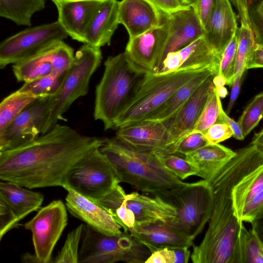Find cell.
<instances>
[{
	"mask_svg": "<svg viewBox=\"0 0 263 263\" xmlns=\"http://www.w3.org/2000/svg\"><path fill=\"white\" fill-rule=\"evenodd\" d=\"M175 248H164L151 253L145 263H175Z\"/></svg>",
	"mask_w": 263,
	"mask_h": 263,
	"instance_id": "f6af8a7d",
	"label": "cell"
},
{
	"mask_svg": "<svg viewBox=\"0 0 263 263\" xmlns=\"http://www.w3.org/2000/svg\"><path fill=\"white\" fill-rule=\"evenodd\" d=\"M217 121L222 122L227 124L233 132V137L237 140H242L245 137L243 136L241 128L237 122H235L229 117L228 115L223 109L221 105L219 117Z\"/></svg>",
	"mask_w": 263,
	"mask_h": 263,
	"instance_id": "c3c4849f",
	"label": "cell"
},
{
	"mask_svg": "<svg viewBox=\"0 0 263 263\" xmlns=\"http://www.w3.org/2000/svg\"><path fill=\"white\" fill-rule=\"evenodd\" d=\"M220 62V57L202 36L185 47L168 53L155 73L195 68L211 69L218 75L219 74Z\"/></svg>",
	"mask_w": 263,
	"mask_h": 263,
	"instance_id": "2e32d148",
	"label": "cell"
},
{
	"mask_svg": "<svg viewBox=\"0 0 263 263\" xmlns=\"http://www.w3.org/2000/svg\"><path fill=\"white\" fill-rule=\"evenodd\" d=\"M119 2L104 0L92 16L86 30L84 44L101 48L109 45L119 23Z\"/></svg>",
	"mask_w": 263,
	"mask_h": 263,
	"instance_id": "cb8c5ba5",
	"label": "cell"
},
{
	"mask_svg": "<svg viewBox=\"0 0 263 263\" xmlns=\"http://www.w3.org/2000/svg\"><path fill=\"white\" fill-rule=\"evenodd\" d=\"M49 47L31 57L13 64V72L18 82H29L54 71Z\"/></svg>",
	"mask_w": 263,
	"mask_h": 263,
	"instance_id": "f1b7e54d",
	"label": "cell"
},
{
	"mask_svg": "<svg viewBox=\"0 0 263 263\" xmlns=\"http://www.w3.org/2000/svg\"><path fill=\"white\" fill-rule=\"evenodd\" d=\"M219 144H209L184 157L197 167L198 175L208 181L236 155Z\"/></svg>",
	"mask_w": 263,
	"mask_h": 263,
	"instance_id": "484cf974",
	"label": "cell"
},
{
	"mask_svg": "<svg viewBox=\"0 0 263 263\" xmlns=\"http://www.w3.org/2000/svg\"><path fill=\"white\" fill-rule=\"evenodd\" d=\"M250 144L255 145L263 152V128L254 135Z\"/></svg>",
	"mask_w": 263,
	"mask_h": 263,
	"instance_id": "f5cc1de1",
	"label": "cell"
},
{
	"mask_svg": "<svg viewBox=\"0 0 263 263\" xmlns=\"http://www.w3.org/2000/svg\"><path fill=\"white\" fill-rule=\"evenodd\" d=\"M263 244V243H262Z\"/></svg>",
	"mask_w": 263,
	"mask_h": 263,
	"instance_id": "680465c9",
	"label": "cell"
},
{
	"mask_svg": "<svg viewBox=\"0 0 263 263\" xmlns=\"http://www.w3.org/2000/svg\"><path fill=\"white\" fill-rule=\"evenodd\" d=\"M175 210V218L170 223L193 240L209 222L213 208V194L210 184L202 179L171 190L155 193Z\"/></svg>",
	"mask_w": 263,
	"mask_h": 263,
	"instance_id": "8992f818",
	"label": "cell"
},
{
	"mask_svg": "<svg viewBox=\"0 0 263 263\" xmlns=\"http://www.w3.org/2000/svg\"><path fill=\"white\" fill-rule=\"evenodd\" d=\"M215 76H210L171 118L163 122L172 141L178 146L185 136L193 131L215 87L213 82Z\"/></svg>",
	"mask_w": 263,
	"mask_h": 263,
	"instance_id": "e0dca14e",
	"label": "cell"
},
{
	"mask_svg": "<svg viewBox=\"0 0 263 263\" xmlns=\"http://www.w3.org/2000/svg\"><path fill=\"white\" fill-rule=\"evenodd\" d=\"M206 181L213 194V208L202 240L193 245L194 263H237L239 236L243 222L236 217L232 196L234 186L247 174L263 163V152L249 145Z\"/></svg>",
	"mask_w": 263,
	"mask_h": 263,
	"instance_id": "7a4b0ae2",
	"label": "cell"
},
{
	"mask_svg": "<svg viewBox=\"0 0 263 263\" xmlns=\"http://www.w3.org/2000/svg\"><path fill=\"white\" fill-rule=\"evenodd\" d=\"M263 117V92L249 103L238 120L243 136L246 137Z\"/></svg>",
	"mask_w": 263,
	"mask_h": 263,
	"instance_id": "e575fe53",
	"label": "cell"
},
{
	"mask_svg": "<svg viewBox=\"0 0 263 263\" xmlns=\"http://www.w3.org/2000/svg\"><path fill=\"white\" fill-rule=\"evenodd\" d=\"M66 71H53L40 78L25 82L18 89L36 98L53 96L59 90Z\"/></svg>",
	"mask_w": 263,
	"mask_h": 263,
	"instance_id": "836d02e7",
	"label": "cell"
},
{
	"mask_svg": "<svg viewBox=\"0 0 263 263\" xmlns=\"http://www.w3.org/2000/svg\"><path fill=\"white\" fill-rule=\"evenodd\" d=\"M36 99L19 89L5 97L0 104V134L25 108Z\"/></svg>",
	"mask_w": 263,
	"mask_h": 263,
	"instance_id": "1f68e13d",
	"label": "cell"
},
{
	"mask_svg": "<svg viewBox=\"0 0 263 263\" xmlns=\"http://www.w3.org/2000/svg\"><path fill=\"white\" fill-rule=\"evenodd\" d=\"M203 134L210 144H219L233 137V132L227 124L217 121Z\"/></svg>",
	"mask_w": 263,
	"mask_h": 263,
	"instance_id": "7bdbcfd3",
	"label": "cell"
},
{
	"mask_svg": "<svg viewBox=\"0 0 263 263\" xmlns=\"http://www.w3.org/2000/svg\"><path fill=\"white\" fill-rule=\"evenodd\" d=\"M66 207L61 200H53L24 226L32 233L34 255L39 263L53 262L52 252L67 224Z\"/></svg>",
	"mask_w": 263,
	"mask_h": 263,
	"instance_id": "8fae6325",
	"label": "cell"
},
{
	"mask_svg": "<svg viewBox=\"0 0 263 263\" xmlns=\"http://www.w3.org/2000/svg\"><path fill=\"white\" fill-rule=\"evenodd\" d=\"M222 105L220 98L215 87L196 122L193 131L203 134L217 120Z\"/></svg>",
	"mask_w": 263,
	"mask_h": 263,
	"instance_id": "74e56055",
	"label": "cell"
},
{
	"mask_svg": "<svg viewBox=\"0 0 263 263\" xmlns=\"http://www.w3.org/2000/svg\"><path fill=\"white\" fill-rule=\"evenodd\" d=\"M213 82L216 88L223 87L227 83L226 79L220 74L214 77Z\"/></svg>",
	"mask_w": 263,
	"mask_h": 263,
	"instance_id": "db71d44e",
	"label": "cell"
},
{
	"mask_svg": "<svg viewBox=\"0 0 263 263\" xmlns=\"http://www.w3.org/2000/svg\"><path fill=\"white\" fill-rule=\"evenodd\" d=\"M103 142L57 123L26 144L0 152V179L29 189L62 186L71 167Z\"/></svg>",
	"mask_w": 263,
	"mask_h": 263,
	"instance_id": "6da1fadb",
	"label": "cell"
},
{
	"mask_svg": "<svg viewBox=\"0 0 263 263\" xmlns=\"http://www.w3.org/2000/svg\"><path fill=\"white\" fill-rule=\"evenodd\" d=\"M99 148L86 154L71 167L62 185L95 203L111 193L120 183L113 166Z\"/></svg>",
	"mask_w": 263,
	"mask_h": 263,
	"instance_id": "9c48e42d",
	"label": "cell"
},
{
	"mask_svg": "<svg viewBox=\"0 0 263 263\" xmlns=\"http://www.w3.org/2000/svg\"><path fill=\"white\" fill-rule=\"evenodd\" d=\"M216 72L206 69L177 89L161 106L144 120L164 122L171 118L184 104L193 92L211 76Z\"/></svg>",
	"mask_w": 263,
	"mask_h": 263,
	"instance_id": "4316f807",
	"label": "cell"
},
{
	"mask_svg": "<svg viewBox=\"0 0 263 263\" xmlns=\"http://www.w3.org/2000/svg\"><path fill=\"white\" fill-rule=\"evenodd\" d=\"M248 10L255 42L263 45V0L249 3Z\"/></svg>",
	"mask_w": 263,
	"mask_h": 263,
	"instance_id": "b9f144b4",
	"label": "cell"
},
{
	"mask_svg": "<svg viewBox=\"0 0 263 263\" xmlns=\"http://www.w3.org/2000/svg\"><path fill=\"white\" fill-rule=\"evenodd\" d=\"M68 36L58 21L26 28L1 43L0 67L31 57Z\"/></svg>",
	"mask_w": 263,
	"mask_h": 263,
	"instance_id": "30bf717a",
	"label": "cell"
},
{
	"mask_svg": "<svg viewBox=\"0 0 263 263\" xmlns=\"http://www.w3.org/2000/svg\"><path fill=\"white\" fill-rule=\"evenodd\" d=\"M205 69L189 68L145 74L116 121L115 129L144 121L181 86Z\"/></svg>",
	"mask_w": 263,
	"mask_h": 263,
	"instance_id": "5b68a950",
	"label": "cell"
},
{
	"mask_svg": "<svg viewBox=\"0 0 263 263\" xmlns=\"http://www.w3.org/2000/svg\"><path fill=\"white\" fill-rule=\"evenodd\" d=\"M125 199L127 206L135 215V225L158 221L170 223L176 217L175 209L158 196L134 192L126 194Z\"/></svg>",
	"mask_w": 263,
	"mask_h": 263,
	"instance_id": "603a6c76",
	"label": "cell"
},
{
	"mask_svg": "<svg viewBox=\"0 0 263 263\" xmlns=\"http://www.w3.org/2000/svg\"><path fill=\"white\" fill-rule=\"evenodd\" d=\"M209 144L202 133L193 131L181 141L176 149V155L184 157Z\"/></svg>",
	"mask_w": 263,
	"mask_h": 263,
	"instance_id": "60d3db41",
	"label": "cell"
},
{
	"mask_svg": "<svg viewBox=\"0 0 263 263\" xmlns=\"http://www.w3.org/2000/svg\"><path fill=\"white\" fill-rule=\"evenodd\" d=\"M157 157L165 168L182 180L191 176L198 175L197 167L184 157L176 154L157 156Z\"/></svg>",
	"mask_w": 263,
	"mask_h": 263,
	"instance_id": "d590c367",
	"label": "cell"
},
{
	"mask_svg": "<svg viewBox=\"0 0 263 263\" xmlns=\"http://www.w3.org/2000/svg\"><path fill=\"white\" fill-rule=\"evenodd\" d=\"M214 0H195L194 8L203 28L211 10Z\"/></svg>",
	"mask_w": 263,
	"mask_h": 263,
	"instance_id": "7dc6e473",
	"label": "cell"
},
{
	"mask_svg": "<svg viewBox=\"0 0 263 263\" xmlns=\"http://www.w3.org/2000/svg\"><path fill=\"white\" fill-rule=\"evenodd\" d=\"M243 73H240L237 75L234 79V82L231 86L232 89L230 98L226 110V114L229 115L230 111L235 102V101L239 95L240 89L242 79L243 77Z\"/></svg>",
	"mask_w": 263,
	"mask_h": 263,
	"instance_id": "f907efd6",
	"label": "cell"
},
{
	"mask_svg": "<svg viewBox=\"0 0 263 263\" xmlns=\"http://www.w3.org/2000/svg\"><path fill=\"white\" fill-rule=\"evenodd\" d=\"M179 2L183 6H192L195 2V0H178Z\"/></svg>",
	"mask_w": 263,
	"mask_h": 263,
	"instance_id": "6f0895ef",
	"label": "cell"
},
{
	"mask_svg": "<svg viewBox=\"0 0 263 263\" xmlns=\"http://www.w3.org/2000/svg\"><path fill=\"white\" fill-rule=\"evenodd\" d=\"M237 17L230 0H214L204 26V37L220 57L238 31Z\"/></svg>",
	"mask_w": 263,
	"mask_h": 263,
	"instance_id": "ac0fdd59",
	"label": "cell"
},
{
	"mask_svg": "<svg viewBox=\"0 0 263 263\" xmlns=\"http://www.w3.org/2000/svg\"><path fill=\"white\" fill-rule=\"evenodd\" d=\"M116 139L136 152L156 156L176 154L174 142L163 122L144 120L118 128Z\"/></svg>",
	"mask_w": 263,
	"mask_h": 263,
	"instance_id": "7c38bea8",
	"label": "cell"
},
{
	"mask_svg": "<svg viewBox=\"0 0 263 263\" xmlns=\"http://www.w3.org/2000/svg\"><path fill=\"white\" fill-rule=\"evenodd\" d=\"M16 183L1 180L0 200L4 202L18 222L42 205L44 196L40 192L27 190Z\"/></svg>",
	"mask_w": 263,
	"mask_h": 263,
	"instance_id": "d4e9b609",
	"label": "cell"
},
{
	"mask_svg": "<svg viewBox=\"0 0 263 263\" xmlns=\"http://www.w3.org/2000/svg\"><path fill=\"white\" fill-rule=\"evenodd\" d=\"M18 223L6 204L0 200V240L8 232L16 228Z\"/></svg>",
	"mask_w": 263,
	"mask_h": 263,
	"instance_id": "ee69618b",
	"label": "cell"
},
{
	"mask_svg": "<svg viewBox=\"0 0 263 263\" xmlns=\"http://www.w3.org/2000/svg\"><path fill=\"white\" fill-rule=\"evenodd\" d=\"M163 15L182 8V5L178 0H144Z\"/></svg>",
	"mask_w": 263,
	"mask_h": 263,
	"instance_id": "bcb514c9",
	"label": "cell"
},
{
	"mask_svg": "<svg viewBox=\"0 0 263 263\" xmlns=\"http://www.w3.org/2000/svg\"><path fill=\"white\" fill-rule=\"evenodd\" d=\"M238 46V31L228 44L221 54L219 74L226 80V85L232 86L235 79V67L236 64Z\"/></svg>",
	"mask_w": 263,
	"mask_h": 263,
	"instance_id": "f35d334b",
	"label": "cell"
},
{
	"mask_svg": "<svg viewBox=\"0 0 263 263\" xmlns=\"http://www.w3.org/2000/svg\"><path fill=\"white\" fill-rule=\"evenodd\" d=\"M129 232L151 253L164 248L193 246L194 240L191 237L170 223L162 221L135 225Z\"/></svg>",
	"mask_w": 263,
	"mask_h": 263,
	"instance_id": "44dd1931",
	"label": "cell"
},
{
	"mask_svg": "<svg viewBox=\"0 0 263 263\" xmlns=\"http://www.w3.org/2000/svg\"><path fill=\"white\" fill-rule=\"evenodd\" d=\"M164 21L168 28L166 42L161 54L156 73L169 53L177 51L204 35V28L191 6L164 15Z\"/></svg>",
	"mask_w": 263,
	"mask_h": 263,
	"instance_id": "9a60e30c",
	"label": "cell"
},
{
	"mask_svg": "<svg viewBox=\"0 0 263 263\" xmlns=\"http://www.w3.org/2000/svg\"><path fill=\"white\" fill-rule=\"evenodd\" d=\"M84 224H81L68 234L63 247L53 262H78L79 245L84 233Z\"/></svg>",
	"mask_w": 263,
	"mask_h": 263,
	"instance_id": "8d00e7d4",
	"label": "cell"
},
{
	"mask_svg": "<svg viewBox=\"0 0 263 263\" xmlns=\"http://www.w3.org/2000/svg\"><path fill=\"white\" fill-rule=\"evenodd\" d=\"M262 191L263 163L244 176L233 188V204L237 218L244 205Z\"/></svg>",
	"mask_w": 263,
	"mask_h": 263,
	"instance_id": "83f0119b",
	"label": "cell"
},
{
	"mask_svg": "<svg viewBox=\"0 0 263 263\" xmlns=\"http://www.w3.org/2000/svg\"><path fill=\"white\" fill-rule=\"evenodd\" d=\"M125 195L124 190L119 184L111 193L96 203L108 212L124 231H129L135 227L136 220L134 213L127 206Z\"/></svg>",
	"mask_w": 263,
	"mask_h": 263,
	"instance_id": "f546056e",
	"label": "cell"
},
{
	"mask_svg": "<svg viewBox=\"0 0 263 263\" xmlns=\"http://www.w3.org/2000/svg\"><path fill=\"white\" fill-rule=\"evenodd\" d=\"M259 239L263 243V217L251 223Z\"/></svg>",
	"mask_w": 263,
	"mask_h": 263,
	"instance_id": "816d5d0a",
	"label": "cell"
},
{
	"mask_svg": "<svg viewBox=\"0 0 263 263\" xmlns=\"http://www.w3.org/2000/svg\"><path fill=\"white\" fill-rule=\"evenodd\" d=\"M237 263H263V244L255 230H247L242 224Z\"/></svg>",
	"mask_w": 263,
	"mask_h": 263,
	"instance_id": "d6a6232c",
	"label": "cell"
},
{
	"mask_svg": "<svg viewBox=\"0 0 263 263\" xmlns=\"http://www.w3.org/2000/svg\"><path fill=\"white\" fill-rule=\"evenodd\" d=\"M164 15L144 0H122L119 4L118 20L127 30L129 38L159 26Z\"/></svg>",
	"mask_w": 263,
	"mask_h": 263,
	"instance_id": "7402d4cb",
	"label": "cell"
},
{
	"mask_svg": "<svg viewBox=\"0 0 263 263\" xmlns=\"http://www.w3.org/2000/svg\"><path fill=\"white\" fill-rule=\"evenodd\" d=\"M263 68V45L256 43L248 60L247 70Z\"/></svg>",
	"mask_w": 263,
	"mask_h": 263,
	"instance_id": "681fc988",
	"label": "cell"
},
{
	"mask_svg": "<svg viewBox=\"0 0 263 263\" xmlns=\"http://www.w3.org/2000/svg\"><path fill=\"white\" fill-rule=\"evenodd\" d=\"M45 0H0V16L18 25L30 26L31 17L45 7Z\"/></svg>",
	"mask_w": 263,
	"mask_h": 263,
	"instance_id": "4dcf8cb0",
	"label": "cell"
},
{
	"mask_svg": "<svg viewBox=\"0 0 263 263\" xmlns=\"http://www.w3.org/2000/svg\"><path fill=\"white\" fill-rule=\"evenodd\" d=\"M216 90L220 98H224L228 95L227 89L224 86L219 88H216Z\"/></svg>",
	"mask_w": 263,
	"mask_h": 263,
	"instance_id": "9f6ffc18",
	"label": "cell"
},
{
	"mask_svg": "<svg viewBox=\"0 0 263 263\" xmlns=\"http://www.w3.org/2000/svg\"><path fill=\"white\" fill-rule=\"evenodd\" d=\"M102 59L100 48L84 44L77 51L59 90L51 97L48 115L42 134L62 120L63 115L77 99L87 94L90 78L100 66Z\"/></svg>",
	"mask_w": 263,
	"mask_h": 263,
	"instance_id": "52a82bcc",
	"label": "cell"
},
{
	"mask_svg": "<svg viewBox=\"0 0 263 263\" xmlns=\"http://www.w3.org/2000/svg\"><path fill=\"white\" fill-rule=\"evenodd\" d=\"M22 261L25 262H38L34 254L32 255L29 253L24 254L22 257Z\"/></svg>",
	"mask_w": 263,
	"mask_h": 263,
	"instance_id": "11a10c76",
	"label": "cell"
},
{
	"mask_svg": "<svg viewBox=\"0 0 263 263\" xmlns=\"http://www.w3.org/2000/svg\"><path fill=\"white\" fill-rule=\"evenodd\" d=\"M50 98H37L15 118L0 134V152L26 144L42 134L48 115Z\"/></svg>",
	"mask_w": 263,
	"mask_h": 263,
	"instance_id": "4fadbf2b",
	"label": "cell"
},
{
	"mask_svg": "<svg viewBox=\"0 0 263 263\" xmlns=\"http://www.w3.org/2000/svg\"><path fill=\"white\" fill-rule=\"evenodd\" d=\"M83 234L79 263H145L151 254L129 231L109 236L86 224Z\"/></svg>",
	"mask_w": 263,
	"mask_h": 263,
	"instance_id": "ba28073f",
	"label": "cell"
},
{
	"mask_svg": "<svg viewBox=\"0 0 263 263\" xmlns=\"http://www.w3.org/2000/svg\"><path fill=\"white\" fill-rule=\"evenodd\" d=\"M263 217V191L257 194L243 207L238 219L240 222H253Z\"/></svg>",
	"mask_w": 263,
	"mask_h": 263,
	"instance_id": "ab89813d",
	"label": "cell"
},
{
	"mask_svg": "<svg viewBox=\"0 0 263 263\" xmlns=\"http://www.w3.org/2000/svg\"><path fill=\"white\" fill-rule=\"evenodd\" d=\"M104 66L103 76L96 88L93 116L107 130L115 129L116 121L145 74L133 66L124 52L108 57Z\"/></svg>",
	"mask_w": 263,
	"mask_h": 263,
	"instance_id": "277c9868",
	"label": "cell"
},
{
	"mask_svg": "<svg viewBox=\"0 0 263 263\" xmlns=\"http://www.w3.org/2000/svg\"><path fill=\"white\" fill-rule=\"evenodd\" d=\"M58 12V21L73 40L84 43L89 24L104 0H51Z\"/></svg>",
	"mask_w": 263,
	"mask_h": 263,
	"instance_id": "d6986e66",
	"label": "cell"
},
{
	"mask_svg": "<svg viewBox=\"0 0 263 263\" xmlns=\"http://www.w3.org/2000/svg\"><path fill=\"white\" fill-rule=\"evenodd\" d=\"M168 35L163 23L137 36L129 38L124 52L133 66L142 73H154Z\"/></svg>",
	"mask_w": 263,
	"mask_h": 263,
	"instance_id": "5bb4252c",
	"label": "cell"
},
{
	"mask_svg": "<svg viewBox=\"0 0 263 263\" xmlns=\"http://www.w3.org/2000/svg\"><path fill=\"white\" fill-rule=\"evenodd\" d=\"M66 206L72 215L95 230L109 236H119L121 226L105 209L72 189H65Z\"/></svg>",
	"mask_w": 263,
	"mask_h": 263,
	"instance_id": "ffe728a7",
	"label": "cell"
},
{
	"mask_svg": "<svg viewBox=\"0 0 263 263\" xmlns=\"http://www.w3.org/2000/svg\"><path fill=\"white\" fill-rule=\"evenodd\" d=\"M99 149L113 166L120 183L150 195L185 183L165 168L156 155L132 150L116 137L104 139Z\"/></svg>",
	"mask_w": 263,
	"mask_h": 263,
	"instance_id": "3957f363",
	"label": "cell"
}]
</instances>
